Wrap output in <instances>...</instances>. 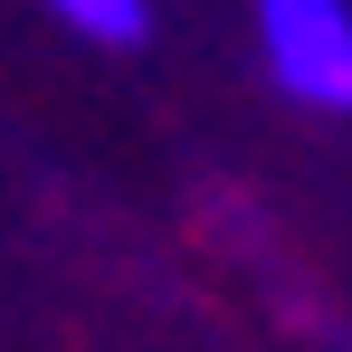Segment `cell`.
Returning a JSON list of instances; mask_svg holds the SVG:
<instances>
[{"label":"cell","mask_w":352,"mask_h":352,"mask_svg":"<svg viewBox=\"0 0 352 352\" xmlns=\"http://www.w3.org/2000/svg\"><path fill=\"white\" fill-rule=\"evenodd\" d=\"M267 76L314 115H352V0H257Z\"/></svg>","instance_id":"obj_1"},{"label":"cell","mask_w":352,"mask_h":352,"mask_svg":"<svg viewBox=\"0 0 352 352\" xmlns=\"http://www.w3.org/2000/svg\"><path fill=\"white\" fill-rule=\"evenodd\" d=\"M76 38H96V48H143V29H153V10L143 0H48Z\"/></svg>","instance_id":"obj_2"}]
</instances>
